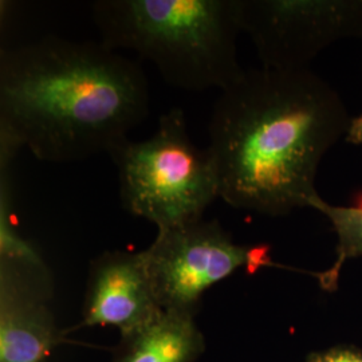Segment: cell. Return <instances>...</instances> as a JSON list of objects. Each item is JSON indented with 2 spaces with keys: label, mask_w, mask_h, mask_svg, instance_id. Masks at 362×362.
<instances>
[{
  "label": "cell",
  "mask_w": 362,
  "mask_h": 362,
  "mask_svg": "<svg viewBox=\"0 0 362 362\" xmlns=\"http://www.w3.org/2000/svg\"><path fill=\"white\" fill-rule=\"evenodd\" d=\"M350 119L339 93L310 69L246 70L220 93L208 124L220 199L267 216L310 208L320 164Z\"/></svg>",
  "instance_id": "1"
},
{
  "label": "cell",
  "mask_w": 362,
  "mask_h": 362,
  "mask_svg": "<svg viewBox=\"0 0 362 362\" xmlns=\"http://www.w3.org/2000/svg\"><path fill=\"white\" fill-rule=\"evenodd\" d=\"M149 103L141 64L101 42L47 35L0 52V146L42 161L109 155Z\"/></svg>",
  "instance_id": "2"
},
{
  "label": "cell",
  "mask_w": 362,
  "mask_h": 362,
  "mask_svg": "<svg viewBox=\"0 0 362 362\" xmlns=\"http://www.w3.org/2000/svg\"><path fill=\"white\" fill-rule=\"evenodd\" d=\"M101 43L128 49L181 90L228 89L246 70L238 61L240 0H97Z\"/></svg>",
  "instance_id": "3"
},
{
  "label": "cell",
  "mask_w": 362,
  "mask_h": 362,
  "mask_svg": "<svg viewBox=\"0 0 362 362\" xmlns=\"http://www.w3.org/2000/svg\"><path fill=\"white\" fill-rule=\"evenodd\" d=\"M109 156L118 169L122 208L153 223L158 233L203 219L220 197L212 158L191 140L180 107L158 118L152 137L127 139Z\"/></svg>",
  "instance_id": "4"
},
{
  "label": "cell",
  "mask_w": 362,
  "mask_h": 362,
  "mask_svg": "<svg viewBox=\"0 0 362 362\" xmlns=\"http://www.w3.org/2000/svg\"><path fill=\"white\" fill-rule=\"evenodd\" d=\"M143 255L163 310L194 315L209 287L264 266L269 247L236 245L218 220L202 219L157 233Z\"/></svg>",
  "instance_id": "5"
},
{
  "label": "cell",
  "mask_w": 362,
  "mask_h": 362,
  "mask_svg": "<svg viewBox=\"0 0 362 362\" xmlns=\"http://www.w3.org/2000/svg\"><path fill=\"white\" fill-rule=\"evenodd\" d=\"M263 69L297 71L339 40L362 38V0H240Z\"/></svg>",
  "instance_id": "6"
},
{
  "label": "cell",
  "mask_w": 362,
  "mask_h": 362,
  "mask_svg": "<svg viewBox=\"0 0 362 362\" xmlns=\"http://www.w3.org/2000/svg\"><path fill=\"white\" fill-rule=\"evenodd\" d=\"M163 313L143 251H106L91 262L82 326H115L128 337Z\"/></svg>",
  "instance_id": "7"
},
{
  "label": "cell",
  "mask_w": 362,
  "mask_h": 362,
  "mask_svg": "<svg viewBox=\"0 0 362 362\" xmlns=\"http://www.w3.org/2000/svg\"><path fill=\"white\" fill-rule=\"evenodd\" d=\"M46 267L1 260L0 362H43L59 341Z\"/></svg>",
  "instance_id": "8"
},
{
  "label": "cell",
  "mask_w": 362,
  "mask_h": 362,
  "mask_svg": "<svg viewBox=\"0 0 362 362\" xmlns=\"http://www.w3.org/2000/svg\"><path fill=\"white\" fill-rule=\"evenodd\" d=\"M204 348L194 315L164 311L152 324L122 337L113 362H194Z\"/></svg>",
  "instance_id": "9"
},
{
  "label": "cell",
  "mask_w": 362,
  "mask_h": 362,
  "mask_svg": "<svg viewBox=\"0 0 362 362\" xmlns=\"http://www.w3.org/2000/svg\"><path fill=\"white\" fill-rule=\"evenodd\" d=\"M310 208L321 212L333 226L337 235V258L333 266L318 275L320 284L327 291L336 290L339 272L346 260L362 257V206H334L318 194Z\"/></svg>",
  "instance_id": "10"
},
{
  "label": "cell",
  "mask_w": 362,
  "mask_h": 362,
  "mask_svg": "<svg viewBox=\"0 0 362 362\" xmlns=\"http://www.w3.org/2000/svg\"><path fill=\"white\" fill-rule=\"evenodd\" d=\"M306 362H362V350L349 345H338L330 349L313 351Z\"/></svg>",
  "instance_id": "11"
},
{
  "label": "cell",
  "mask_w": 362,
  "mask_h": 362,
  "mask_svg": "<svg viewBox=\"0 0 362 362\" xmlns=\"http://www.w3.org/2000/svg\"><path fill=\"white\" fill-rule=\"evenodd\" d=\"M345 141L353 145H362V113L350 119L349 128L345 134Z\"/></svg>",
  "instance_id": "12"
}]
</instances>
